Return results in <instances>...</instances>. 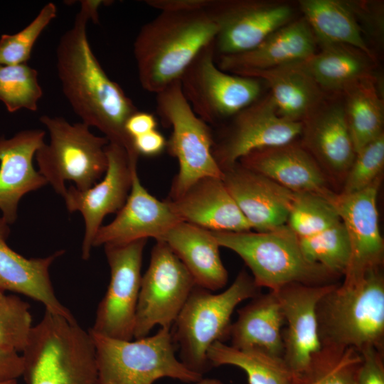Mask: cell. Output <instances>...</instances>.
I'll return each mask as SVG.
<instances>
[{
  "label": "cell",
  "instance_id": "1",
  "mask_svg": "<svg viewBox=\"0 0 384 384\" xmlns=\"http://www.w3.org/2000/svg\"><path fill=\"white\" fill-rule=\"evenodd\" d=\"M104 2L81 1L72 27L58 42L57 73L63 95L82 122L101 131L110 143L123 146L131 160L138 161L132 139L125 131L127 120L138 110L102 69L87 36V22L98 21V8Z\"/></svg>",
  "mask_w": 384,
  "mask_h": 384
},
{
  "label": "cell",
  "instance_id": "2",
  "mask_svg": "<svg viewBox=\"0 0 384 384\" xmlns=\"http://www.w3.org/2000/svg\"><path fill=\"white\" fill-rule=\"evenodd\" d=\"M216 33L207 9L160 12L141 28L134 42L142 88L156 95L179 80L197 54L213 42Z\"/></svg>",
  "mask_w": 384,
  "mask_h": 384
},
{
  "label": "cell",
  "instance_id": "3",
  "mask_svg": "<svg viewBox=\"0 0 384 384\" xmlns=\"http://www.w3.org/2000/svg\"><path fill=\"white\" fill-rule=\"evenodd\" d=\"M318 329L324 354L358 353L384 342V277L381 269L349 284H337L319 301Z\"/></svg>",
  "mask_w": 384,
  "mask_h": 384
},
{
  "label": "cell",
  "instance_id": "4",
  "mask_svg": "<svg viewBox=\"0 0 384 384\" xmlns=\"http://www.w3.org/2000/svg\"><path fill=\"white\" fill-rule=\"evenodd\" d=\"M21 356L26 384H97L94 341L76 319L45 310Z\"/></svg>",
  "mask_w": 384,
  "mask_h": 384
},
{
  "label": "cell",
  "instance_id": "5",
  "mask_svg": "<svg viewBox=\"0 0 384 384\" xmlns=\"http://www.w3.org/2000/svg\"><path fill=\"white\" fill-rule=\"evenodd\" d=\"M220 247L235 252L259 287L277 291L292 284L334 283L336 277L304 256L299 238L287 224L265 232L212 231Z\"/></svg>",
  "mask_w": 384,
  "mask_h": 384
},
{
  "label": "cell",
  "instance_id": "6",
  "mask_svg": "<svg viewBox=\"0 0 384 384\" xmlns=\"http://www.w3.org/2000/svg\"><path fill=\"white\" fill-rule=\"evenodd\" d=\"M260 289L245 270L238 273L224 291L196 286L174 324L172 331L180 361L190 370L203 375L211 368L209 347L228 339L231 316L239 304L259 294Z\"/></svg>",
  "mask_w": 384,
  "mask_h": 384
},
{
  "label": "cell",
  "instance_id": "7",
  "mask_svg": "<svg viewBox=\"0 0 384 384\" xmlns=\"http://www.w3.org/2000/svg\"><path fill=\"white\" fill-rule=\"evenodd\" d=\"M89 331L96 351L97 384H153L161 378L190 383L203 378L176 358L171 329L160 328L152 336L134 341Z\"/></svg>",
  "mask_w": 384,
  "mask_h": 384
},
{
  "label": "cell",
  "instance_id": "8",
  "mask_svg": "<svg viewBox=\"0 0 384 384\" xmlns=\"http://www.w3.org/2000/svg\"><path fill=\"white\" fill-rule=\"evenodd\" d=\"M50 142L38 149L35 156L38 171L62 197L65 181H73L79 191L95 185L106 172L107 156L105 137L96 136L83 122L70 124L62 117L42 115Z\"/></svg>",
  "mask_w": 384,
  "mask_h": 384
},
{
  "label": "cell",
  "instance_id": "9",
  "mask_svg": "<svg viewBox=\"0 0 384 384\" xmlns=\"http://www.w3.org/2000/svg\"><path fill=\"white\" fill-rule=\"evenodd\" d=\"M156 95L157 113L162 122L171 128L166 149L178 164L168 198L179 197L201 178H223V171L213 154L211 127L193 112L183 95L180 81Z\"/></svg>",
  "mask_w": 384,
  "mask_h": 384
},
{
  "label": "cell",
  "instance_id": "10",
  "mask_svg": "<svg viewBox=\"0 0 384 384\" xmlns=\"http://www.w3.org/2000/svg\"><path fill=\"white\" fill-rule=\"evenodd\" d=\"M213 42L203 48L181 75L183 95L204 122L220 126L261 97L262 80L220 70Z\"/></svg>",
  "mask_w": 384,
  "mask_h": 384
},
{
  "label": "cell",
  "instance_id": "11",
  "mask_svg": "<svg viewBox=\"0 0 384 384\" xmlns=\"http://www.w3.org/2000/svg\"><path fill=\"white\" fill-rule=\"evenodd\" d=\"M337 284H287L277 291L286 328L283 331V360L292 384H309L324 365L316 315L321 299Z\"/></svg>",
  "mask_w": 384,
  "mask_h": 384
},
{
  "label": "cell",
  "instance_id": "12",
  "mask_svg": "<svg viewBox=\"0 0 384 384\" xmlns=\"http://www.w3.org/2000/svg\"><path fill=\"white\" fill-rule=\"evenodd\" d=\"M196 286L188 270L169 247L157 240L142 277L134 338L147 336L156 325L171 329Z\"/></svg>",
  "mask_w": 384,
  "mask_h": 384
},
{
  "label": "cell",
  "instance_id": "13",
  "mask_svg": "<svg viewBox=\"0 0 384 384\" xmlns=\"http://www.w3.org/2000/svg\"><path fill=\"white\" fill-rule=\"evenodd\" d=\"M146 240L141 239L104 245L110 279L98 304L94 324L90 329L92 332L121 340L134 338L143 252Z\"/></svg>",
  "mask_w": 384,
  "mask_h": 384
},
{
  "label": "cell",
  "instance_id": "14",
  "mask_svg": "<svg viewBox=\"0 0 384 384\" xmlns=\"http://www.w3.org/2000/svg\"><path fill=\"white\" fill-rule=\"evenodd\" d=\"M302 131V122L282 117L269 93L223 124L213 137V154L223 171L252 151L294 142Z\"/></svg>",
  "mask_w": 384,
  "mask_h": 384
},
{
  "label": "cell",
  "instance_id": "15",
  "mask_svg": "<svg viewBox=\"0 0 384 384\" xmlns=\"http://www.w3.org/2000/svg\"><path fill=\"white\" fill-rule=\"evenodd\" d=\"M207 11L217 26L215 56L254 48L294 16L289 4L262 0H211Z\"/></svg>",
  "mask_w": 384,
  "mask_h": 384
},
{
  "label": "cell",
  "instance_id": "16",
  "mask_svg": "<svg viewBox=\"0 0 384 384\" xmlns=\"http://www.w3.org/2000/svg\"><path fill=\"white\" fill-rule=\"evenodd\" d=\"M381 178L361 191L334 192L327 198L343 224L350 243V260L343 283L355 282L383 266L384 242L376 203Z\"/></svg>",
  "mask_w": 384,
  "mask_h": 384
},
{
  "label": "cell",
  "instance_id": "17",
  "mask_svg": "<svg viewBox=\"0 0 384 384\" xmlns=\"http://www.w3.org/2000/svg\"><path fill=\"white\" fill-rule=\"evenodd\" d=\"M106 153L107 168L104 178L85 191L71 186L63 196L68 211H78L83 217L82 258L84 260L90 257L94 238L105 217L117 213L125 203L131 190L132 173L137 169V162L130 159L123 146L109 142Z\"/></svg>",
  "mask_w": 384,
  "mask_h": 384
},
{
  "label": "cell",
  "instance_id": "18",
  "mask_svg": "<svg viewBox=\"0 0 384 384\" xmlns=\"http://www.w3.org/2000/svg\"><path fill=\"white\" fill-rule=\"evenodd\" d=\"M181 221L166 200H158L144 188L135 169L125 203L111 223L98 230L92 247L149 238L160 240Z\"/></svg>",
  "mask_w": 384,
  "mask_h": 384
},
{
  "label": "cell",
  "instance_id": "19",
  "mask_svg": "<svg viewBox=\"0 0 384 384\" xmlns=\"http://www.w3.org/2000/svg\"><path fill=\"white\" fill-rule=\"evenodd\" d=\"M223 171L224 183L251 229L265 232L287 223L294 192L238 162Z\"/></svg>",
  "mask_w": 384,
  "mask_h": 384
},
{
  "label": "cell",
  "instance_id": "20",
  "mask_svg": "<svg viewBox=\"0 0 384 384\" xmlns=\"http://www.w3.org/2000/svg\"><path fill=\"white\" fill-rule=\"evenodd\" d=\"M302 122V146L324 172L344 180L356 152L343 102H327L324 100Z\"/></svg>",
  "mask_w": 384,
  "mask_h": 384
},
{
  "label": "cell",
  "instance_id": "21",
  "mask_svg": "<svg viewBox=\"0 0 384 384\" xmlns=\"http://www.w3.org/2000/svg\"><path fill=\"white\" fill-rule=\"evenodd\" d=\"M45 135L44 130L32 129L8 139L0 138V210L9 225L17 218L21 198L48 184L33 164L36 151L45 143Z\"/></svg>",
  "mask_w": 384,
  "mask_h": 384
},
{
  "label": "cell",
  "instance_id": "22",
  "mask_svg": "<svg viewBox=\"0 0 384 384\" xmlns=\"http://www.w3.org/2000/svg\"><path fill=\"white\" fill-rule=\"evenodd\" d=\"M238 163L294 193H314L327 199L334 192L319 164L294 142L252 151Z\"/></svg>",
  "mask_w": 384,
  "mask_h": 384
},
{
  "label": "cell",
  "instance_id": "23",
  "mask_svg": "<svg viewBox=\"0 0 384 384\" xmlns=\"http://www.w3.org/2000/svg\"><path fill=\"white\" fill-rule=\"evenodd\" d=\"M316 45L310 26L302 17L275 31L248 51L215 56V60L220 70L238 75L300 63L316 53Z\"/></svg>",
  "mask_w": 384,
  "mask_h": 384
},
{
  "label": "cell",
  "instance_id": "24",
  "mask_svg": "<svg viewBox=\"0 0 384 384\" xmlns=\"http://www.w3.org/2000/svg\"><path fill=\"white\" fill-rule=\"evenodd\" d=\"M9 233V224L0 217V291L23 294L41 303L46 311L75 319L56 297L50 277L51 265L65 250L45 257L26 258L7 245Z\"/></svg>",
  "mask_w": 384,
  "mask_h": 384
},
{
  "label": "cell",
  "instance_id": "25",
  "mask_svg": "<svg viewBox=\"0 0 384 384\" xmlns=\"http://www.w3.org/2000/svg\"><path fill=\"white\" fill-rule=\"evenodd\" d=\"M166 201L183 222L210 231L252 230L223 178H201L179 197Z\"/></svg>",
  "mask_w": 384,
  "mask_h": 384
},
{
  "label": "cell",
  "instance_id": "26",
  "mask_svg": "<svg viewBox=\"0 0 384 384\" xmlns=\"http://www.w3.org/2000/svg\"><path fill=\"white\" fill-rule=\"evenodd\" d=\"M160 240L183 264L196 286L211 292L225 287L228 273L220 258V245L212 231L181 221Z\"/></svg>",
  "mask_w": 384,
  "mask_h": 384
},
{
  "label": "cell",
  "instance_id": "27",
  "mask_svg": "<svg viewBox=\"0 0 384 384\" xmlns=\"http://www.w3.org/2000/svg\"><path fill=\"white\" fill-rule=\"evenodd\" d=\"M284 324L277 291L270 290L250 299L238 310V318L230 325L228 339L235 348L256 349L282 358Z\"/></svg>",
  "mask_w": 384,
  "mask_h": 384
},
{
  "label": "cell",
  "instance_id": "28",
  "mask_svg": "<svg viewBox=\"0 0 384 384\" xmlns=\"http://www.w3.org/2000/svg\"><path fill=\"white\" fill-rule=\"evenodd\" d=\"M238 75L265 82L278 113L292 121L302 122L324 100L323 90L299 63Z\"/></svg>",
  "mask_w": 384,
  "mask_h": 384
},
{
  "label": "cell",
  "instance_id": "29",
  "mask_svg": "<svg viewBox=\"0 0 384 384\" xmlns=\"http://www.w3.org/2000/svg\"><path fill=\"white\" fill-rule=\"evenodd\" d=\"M321 47L319 52L299 64L324 92L343 94L358 82L375 78L373 58L361 50L341 44Z\"/></svg>",
  "mask_w": 384,
  "mask_h": 384
},
{
  "label": "cell",
  "instance_id": "30",
  "mask_svg": "<svg viewBox=\"0 0 384 384\" xmlns=\"http://www.w3.org/2000/svg\"><path fill=\"white\" fill-rule=\"evenodd\" d=\"M298 4L320 46L346 45L373 58L353 4L338 0H300Z\"/></svg>",
  "mask_w": 384,
  "mask_h": 384
},
{
  "label": "cell",
  "instance_id": "31",
  "mask_svg": "<svg viewBox=\"0 0 384 384\" xmlns=\"http://www.w3.org/2000/svg\"><path fill=\"white\" fill-rule=\"evenodd\" d=\"M343 94L346 119L357 153L383 134V100L375 78L358 82Z\"/></svg>",
  "mask_w": 384,
  "mask_h": 384
},
{
  "label": "cell",
  "instance_id": "32",
  "mask_svg": "<svg viewBox=\"0 0 384 384\" xmlns=\"http://www.w3.org/2000/svg\"><path fill=\"white\" fill-rule=\"evenodd\" d=\"M212 367L233 366L245 371L247 384H292L289 368L281 357L250 348H238L216 341L207 352Z\"/></svg>",
  "mask_w": 384,
  "mask_h": 384
},
{
  "label": "cell",
  "instance_id": "33",
  "mask_svg": "<svg viewBox=\"0 0 384 384\" xmlns=\"http://www.w3.org/2000/svg\"><path fill=\"white\" fill-rule=\"evenodd\" d=\"M299 242L309 262L322 266L336 277L344 275L350 260L351 247L341 220L315 235L299 238Z\"/></svg>",
  "mask_w": 384,
  "mask_h": 384
},
{
  "label": "cell",
  "instance_id": "34",
  "mask_svg": "<svg viewBox=\"0 0 384 384\" xmlns=\"http://www.w3.org/2000/svg\"><path fill=\"white\" fill-rule=\"evenodd\" d=\"M42 96L36 69L27 63L0 65V100L9 112L21 109L36 112Z\"/></svg>",
  "mask_w": 384,
  "mask_h": 384
},
{
  "label": "cell",
  "instance_id": "35",
  "mask_svg": "<svg viewBox=\"0 0 384 384\" xmlns=\"http://www.w3.org/2000/svg\"><path fill=\"white\" fill-rule=\"evenodd\" d=\"M334 206L325 198L310 193H294L287 220L299 238L320 233L340 222Z\"/></svg>",
  "mask_w": 384,
  "mask_h": 384
},
{
  "label": "cell",
  "instance_id": "36",
  "mask_svg": "<svg viewBox=\"0 0 384 384\" xmlns=\"http://www.w3.org/2000/svg\"><path fill=\"white\" fill-rule=\"evenodd\" d=\"M33 326L29 304L0 291V349L21 353Z\"/></svg>",
  "mask_w": 384,
  "mask_h": 384
},
{
  "label": "cell",
  "instance_id": "37",
  "mask_svg": "<svg viewBox=\"0 0 384 384\" xmlns=\"http://www.w3.org/2000/svg\"><path fill=\"white\" fill-rule=\"evenodd\" d=\"M57 7L46 4L35 18L23 29L13 35H3L0 39V65L26 63L33 47L47 26L56 16Z\"/></svg>",
  "mask_w": 384,
  "mask_h": 384
},
{
  "label": "cell",
  "instance_id": "38",
  "mask_svg": "<svg viewBox=\"0 0 384 384\" xmlns=\"http://www.w3.org/2000/svg\"><path fill=\"white\" fill-rule=\"evenodd\" d=\"M383 166L384 134H382L356 153L341 193L350 194L366 188L381 178Z\"/></svg>",
  "mask_w": 384,
  "mask_h": 384
},
{
  "label": "cell",
  "instance_id": "39",
  "mask_svg": "<svg viewBox=\"0 0 384 384\" xmlns=\"http://www.w3.org/2000/svg\"><path fill=\"white\" fill-rule=\"evenodd\" d=\"M361 361L360 353L346 350L328 366L319 384H358Z\"/></svg>",
  "mask_w": 384,
  "mask_h": 384
},
{
  "label": "cell",
  "instance_id": "40",
  "mask_svg": "<svg viewBox=\"0 0 384 384\" xmlns=\"http://www.w3.org/2000/svg\"><path fill=\"white\" fill-rule=\"evenodd\" d=\"M358 384H384L383 352L368 348L360 353Z\"/></svg>",
  "mask_w": 384,
  "mask_h": 384
},
{
  "label": "cell",
  "instance_id": "41",
  "mask_svg": "<svg viewBox=\"0 0 384 384\" xmlns=\"http://www.w3.org/2000/svg\"><path fill=\"white\" fill-rule=\"evenodd\" d=\"M211 0H147L145 3L161 12H191L207 9Z\"/></svg>",
  "mask_w": 384,
  "mask_h": 384
},
{
  "label": "cell",
  "instance_id": "42",
  "mask_svg": "<svg viewBox=\"0 0 384 384\" xmlns=\"http://www.w3.org/2000/svg\"><path fill=\"white\" fill-rule=\"evenodd\" d=\"M134 150L138 155L154 156L166 148L167 140L163 134L154 129L132 139Z\"/></svg>",
  "mask_w": 384,
  "mask_h": 384
},
{
  "label": "cell",
  "instance_id": "43",
  "mask_svg": "<svg viewBox=\"0 0 384 384\" xmlns=\"http://www.w3.org/2000/svg\"><path fill=\"white\" fill-rule=\"evenodd\" d=\"M21 354L0 349V383L16 380L22 377Z\"/></svg>",
  "mask_w": 384,
  "mask_h": 384
},
{
  "label": "cell",
  "instance_id": "44",
  "mask_svg": "<svg viewBox=\"0 0 384 384\" xmlns=\"http://www.w3.org/2000/svg\"><path fill=\"white\" fill-rule=\"evenodd\" d=\"M157 122L154 116L149 112L137 111L125 123V131L133 139L135 137L156 129Z\"/></svg>",
  "mask_w": 384,
  "mask_h": 384
},
{
  "label": "cell",
  "instance_id": "45",
  "mask_svg": "<svg viewBox=\"0 0 384 384\" xmlns=\"http://www.w3.org/2000/svg\"><path fill=\"white\" fill-rule=\"evenodd\" d=\"M194 384H223L221 380L215 378H202Z\"/></svg>",
  "mask_w": 384,
  "mask_h": 384
},
{
  "label": "cell",
  "instance_id": "46",
  "mask_svg": "<svg viewBox=\"0 0 384 384\" xmlns=\"http://www.w3.org/2000/svg\"><path fill=\"white\" fill-rule=\"evenodd\" d=\"M328 366L325 368L321 373L316 375L314 379L312 381H311L309 384H319L323 377L325 370L328 368Z\"/></svg>",
  "mask_w": 384,
  "mask_h": 384
},
{
  "label": "cell",
  "instance_id": "47",
  "mask_svg": "<svg viewBox=\"0 0 384 384\" xmlns=\"http://www.w3.org/2000/svg\"><path fill=\"white\" fill-rule=\"evenodd\" d=\"M0 384H17V380H9L6 382L0 383Z\"/></svg>",
  "mask_w": 384,
  "mask_h": 384
}]
</instances>
